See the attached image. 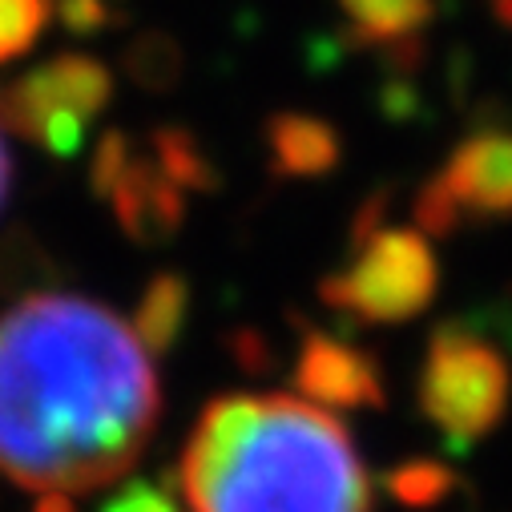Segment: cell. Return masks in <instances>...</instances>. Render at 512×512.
<instances>
[{
  "mask_svg": "<svg viewBox=\"0 0 512 512\" xmlns=\"http://www.w3.org/2000/svg\"><path fill=\"white\" fill-rule=\"evenodd\" d=\"M335 5L347 21V41L379 53L424 41V29L436 17V0H335Z\"/></svg>",
  "mask_w": 512,
  "mask_h": 512,
  "instance_id": "cell-10",
  "label": "cell"
},
{
  "mask_svg": "<svg viewBox=\"0 0 512 512\" xmlns=\"http://www.w3.org/2000/svg\"><path fill=\"white\" fill-rule=\"evenodd\" d=\"M162 416L150 351L117 311L29 295L0 315V476L93 492L125 476Z\"/></svg>",
  "mask_w": 512,
  "mask_h": 512,
  "instance_id": "cell-1",
  "label": "cell"
},
{
  "mask_svg": "<svg viewBox=\"0 0 512 512\" xmlns=\"http://www.w3.org/2000/svg\"><path fill=\"white\" fill-rule=\"evenodd\" d=\"M234 355H238V363L246 371H267L271 367V347H267V339L259 331H242L234 339Z\"/></svg>",
  "mask_w": 512,
  "mask_h": 512,
  "instance_id": "cell-20",
  "label": "cell"
},
{
  "mask_svg": "<svg viewBox=\"0 0 512 512\" xmlns=\"http://www.w3.org/2000/svg\"><path fill=\"white\" fill-rule=\"evenodd\" d=\"M460 476L444 464V460H428V456H416V460H404L396 468L383 472V488H388V496L404 508H440L452 492H456Z\"/></svg>",
  "mask_w": 512,
  "mask_h": 512,
  "instance_id": "cell-14",
  "label": "cell"
},
{
  "mask_svg": "<svg viewBox=\"0 0 512 512\" xmlns=\"http://www.w3.org/2000/svg\"><path fill=\"white\" fill-rule=\"evenodd\" d=\"M186 315H190V283L178 271H162L146 283L130 327L150 355H170L174 343L182 339Z\"/></svg>",
  "mask_w": 512,
  "mask_h": 512,
  "instance_id": "cell-11",
  "label": "cell"
},
{
  "mask_svg": "<svg viewBox=\"0 0 512 512\" xmlns=\"http://www.w3.org/2000/svg\"><path fill=\"white\" fill-rule=\"evenodd\" d=\"M512 315L444 319L424 347L416 375L420 416L440 432L444 452L468 456L512 408Z\"/></svg>",
  "mask_w": 512,
  "mask_h": 512,
  "instance_id": "cell-3",
  "label": "cell"
},
{
  "mask_svg": "<svg viewBox=\"0 0 512 512\" xmlns=\"http://www.w3.org/2000/svg\"><path fill=\"white\" fill-rule=\"evenodd\" d=\"M412 214H416V230H424V234H432V238H452L460 226H468L464 210L456 206V198L448 194V186L440 182V174H432V178L416 190Z\"/></svg>",
  "mask_w": 512,
  "mask_h": 512,
  "instance_id": "cell-16",
  "label": "cell"
},
{
  "mask_svg": "<svg viewBox=\"0 0 512 512\" xmlns=\"http://www.w3.org/2000/svg\"><path fill=\"white\" fill-rule=\"evenodd\" d=\"M291 383L303 400H315L335 412L388 404V388H383V371L375 355L319 327H303Z\"/></svg>",
  "mask_w": 512,
  "mask_h": 512,
  "instance_id": "cell-6",
  "label": "cell"
},
{
  "mask_svg": "<svg viewBox=\"0 0 512 512\" xmlns=\"http://www.w3.org/2000/svg\"><path fill=\"white\" fill-rule=\"evenodd\" d=\"M109 97L113 73L97 57L61 53L0 85V125L65 162L85 146V125Z\"/></svg>",
  "mask_w": 512,
  "mask_h": 512,
  "instance_id": "cell-5",
  "label": "cell"
},
{
  "mask_svg": "<svg viewBox=\"0 0 512 512\" xmlns=\"http://www.w3.org/2000/svg\"><path fill=\"white\" fill-rule=\"evenodd\" d=\"M33 512H77V508H73L69 492H41V500H37Z\"/></svg>",
  "mask_w": 512,
  "mask_h": 512,
  "instance_id": "cell-21",
  "label": "cell"
},
{
  "mask_svg": "<svg viewBox=\"0 0 512 512\" xmlns=\"http://www.w3.org/2000/svg\"><path fill=\"white\" fill-rule=\"evenodd\" d=\"M105 202L113 206L117 226L142 246H166L186 222V190L154 162V154L138 150Z\"/></svg>",
  "mask_w": 512,
  "mask_h": 512,
  "instance_id": "cell-8",
  "label": "cell"
},
{
  "mask_svg": "<svg viewBox=\"0 0 512 512\" xmlns=\"http://www.w3.org/2000/svg\"><path fill=\"white\" fill-rule=\"evenodd\" d=\"M440 291V263L424 230L379 226L351 246V267L319 283V303L343 319L396 327L428 311Z\"/></svg>",
  "mask_w": 512,
  "mask_h": 512,
  "instance_id": "cell-4",
  "label": "cell"
},
{
  "mask_svg": "<svg viewBox=\"0 0 512 512\" xmlns=\"http://www.w3.org/2000/svg\"><path fill=\"white\" fill-rule=\"evenodd\" d=\"M134 158V142L125 138L121 130H109L97 150H93V166H89V186H93V198H109V190L117 186V178L125 174Z\"/></svg>",
  "mask_w": 512,
  "mask_h": 512,
  "instance_id": "cell-18",
  "label": "cell"
},
{
  "mask_svg": "<svg viewBox=\"0 0 512 512\" xmlns=\"http://www.w3.org/2000/svg\"><path fill=\"white\" fill-rule=\"evenodd\" d=\"M53 17L69 37H101L121 21L113 0H53Z\"/></svg>",
  "mask_w": 512,
  "mask_h": 512,
  "instance_id": "cell-17",
  "label": "cell"
},
{
  "mask_svg": "<svg viewBox=\"0 0 512 512\" xmlns=\"http://www.w3.org/2000/svg\"><path fill=\"white\" fill-rule=\"evenodd\" d=\"M9 178H13V166H9L5 142H0V206H5V194H9Z\"/></svg>",
  "mask_w": 512,
  "mask_h": 512,
  "instance_id": "cell-22",
  "label": "cell"
},
{
  "mask_svg": "<svg viewBox=\"0 0 512 512\" xmlns=\"http://www.w3.org/2000/svg\"><path fill=\"white\" fill-rule=\"evenodd\" d=\"M121 69L138 89H150V93H166L182 81L186 73V57H182V45L162 33V29H146L138 33L121 53Z\"/></svg>",
  "mask_w": 512,
  "mask_h": 512,
  "instance_id": "cell-13",
  "label": "cell"
},
{
  "mask_svg": "<svg viewBox=\"0 0 512 512\" xmlns=\"http://www.w3.org/2000/svg\"><path fill=\"white\" fill-rule=\"evenodd\" d=\"M194 512H371L351 432L299 396H218L182 452Z\"/></svg>",
  "mask_w": 512,
  "mask_h": 512,
  "instance_id": "cell-2",
  "label": "cell"
},
{
  "mask_svg": "<svg viewBox=\"0 0 512 512\" xmlns=\"http://www.w3.org/2000/svg\"><path fill=\"white\" fill-rule=\"evenodd\" d=\"M150 154L154 162L182 186L194 194H214L218 190V170L210 162V154L202 150V142L186 130V125H154L150 134Z\"/></svg>",
  "mask_w": 512,
  "mask_h": 512,
  "instance_id": "cell-12",
  "label": "cell"
},
{
  "mask_svg": "<svg viewBox=\"0 0 512 512\" xmlns=\"http://www.w3.org/2000/svg\"><path fill=\"white\" fill-rule=\"evenodd\" d=\"M53 21V0H0V65L29 57Z\"/></svg>",
  "mask_w": 512,
  "mask_h": 512,
  "instance_id": "cell-15",
  "label": "cell"
},
{
  "mask_svg": "<svg viewBox=\"0 0 512 512\" xmlns=\"http://www.w3.org/2000/svg\"><path fill=\"white\" fill-rule=\"evenodd\" d=\"M267 166L275 178H327L343 162V138L331 121L299 109H283L267 117Z\"/></svg>",
  "mask_w": 512,
  "mask_h": 512,
  "instance_id": "cell-9",
  "label": "cell"
},
{
  "mask_svg": "<svg viewBox=\"0 0 512 512\" xmlns=\"http://www.w3.org/2000/svg\"><path fill=\"white\" fill-rule=\"evenodd\" d=\"M101 512H178V508L170 488H158L150 480H130L101 504Z\"/></svg>",
  "mask_w": 512,
  "mask_h": 512,
  "instance_id": "cell-19",
  "label": "cell"
},
{
  "mask_svg": "<svg viewBox=\"0 0 512 512\" xmlns=\"http://www.w3.org/2000/svg\"><path fill=\"white\" fill-rule=\"evenodd\" d=\"M440 182L456 198L468 222L512 218V130H472L448 154Z\"/></svg>",
  "mask_w": 512,
  "mask_h": 512,
  "instance_id": "cell-7",
  "label": "cell"
}]
</instances>
